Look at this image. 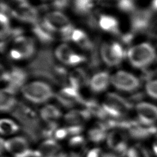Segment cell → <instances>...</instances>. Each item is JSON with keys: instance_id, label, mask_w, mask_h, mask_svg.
I'll use <instances>...</instances> for the list:
<instances>
[{"instance_id": "cell-1", "label": "cell", "mask_w": 157, "mask_h": 157, "mask_svg": "<svg viewBox=\"0 0 157 157\" xmlns=\"http://www.w3.org/2000/svg\"><path fill=\"white\" fill-rule=\"evenodd\" d=\"M28 72L55 85L63 86L68 83L67 69L55 63L52 52L48 48L40 50L34 56L28 65Z\"/></svg>"}, {"instance_id": "cell-2", "label": "cell", "mask_w": 157, "mask_h": 157, "mask_svg": "<svg viewBox=\"0 0 157 157\" xmlns=\"http://www.w3.org/2000/svg\"><path fill=\"white\" fill-rule=\"evenodd\" d=\"M12 116L21 125L23 132L29 139L37 141L42 137V126L36 112L23 102H18L12 110Z\"/></svg>"}, {"instance_id": "cell-3", "label": "cell", "mask_w": 157, "mask_h": 157, "mask_svg": "<svg viewBox=\"0 0 157 157\" xmlns=\"http://www.w3.org/2000/svg\"><path fill=\"white\" fill-rule=\"evenodd\" d=\"M126 56L134 67L144 69L154 62L156 58V52L151 44L142 42L129 48Z\"/></svg>"}, {"instance_id": "cell-4", "label": "cell", "mask_w": 157, "mask_h": 157, "mask_svg": "<svg viewBox=\"0 0 157 157\" xmlns=\"http://www.w3.org/2000/svg\"><path fill=\"white\" fill-rule=\"evenodd\" d=\"M42 21L52 32L58 33L63 40H71L75 28L69 18L62 12L59 11L49 12L45 15Z\"/></svg>"}, {"instance_id": "cell-5", "label": "cell", "mask_w": 157, "mask_h": 157, "mask_svg": "<svg viewBox=\"0 0 157 157\" xmlns=\"http://www.w3.org/2000/svg\"><path fill=\"white\" fill-rule=\"evenodd\" d=\"M23 97L33 104H42L55 96L52 87L42 81L28 83L21 89Z\"/></svg>"}, {"instance_id": "cell-6", "label": "cell", "mask_w": 157, "mask_h": 157, "mask_svg": "<svg viewBox=\"0 0 157 157\" xmlns=\"http://www.w3.org/2000/svg\"><path fill=\"white\" fill-rule=\"evenodd\" d=\"M6 150L13 157H35L34 150L30 149L28 140L21 136H17L7 140L1 139V153Z\"/></svg>"}, {"instance_id": "cell-7", "label": "cell", "mask_w": 157, "mask_h": 157, "mask_svg": "<svg viewBox=\"0 0 157 157\" xmlns=\"http://www.w3.org/2000/svg\"><path fill=\"white\" fill-rule=\"evenodd\" d=\"M102 106L108 117L118 119L123 118L129 107L126 101L122 96L115 93L107 94Z\"/></svg>"}, {"instance_id": "cell-8", "label": "cell", "mask_w": 157, "mask_h": 157, "mask_svg": "<svg viewBox=\"0 0 157 157\" xmlns=\"http://www.w3.org/2000/svg\"><path fill=\"white\" fill-rule=\"evenodd\" d=\"M110 83L117 90L126 93L137 90L141 84L140 79L136 75L125 71H119L112 75Z\"/></svg>"}, {"instance_id": "cell-9", "label": "cell", "mask_w": 157, "mask_h": 157, "mask_svg": "<svg viewBox=\"0 0 157 157\" xmlns=\"http://www.w3.org/2000/svg\"><path fill=\"white\" fill-rule=\"evenodd\" d=\"M28 72L25 69L16 66L9 70H2L1 80L5 85L4 87L17 91L21 89L27 80Z\"/></svg>"}, {"instance_id": "cell-10", "label": "cell", "mask_w": 157, "mask_h": 157, "mask_svg": "<svg viewBox=\"0 0 157 157\" xmlns=\"http://www.w3.org/2000/svg\"><path fill=\"white\" fill-rule=\"evenodd\" d=\"M58 103L65 108L70 109L78 104H83L85 98L80 93V90L67 84L54 96Z\"/></svg>"}, {"instance_id": "cell-11", "label": "cell", "mask_w": 157, "mask_h": 157, "mask_svg": "<svg viewBox=\"0 0 157 157\" xmlns=\"http://www.w3.org/2000/svg\"><path fill=\"white\" fill-rule=\"evenodd\" d=\"M135 111L137 121L146 126L157 123V105L149 101H140L136 104Z\"/></svg>"}, {"instance_id": "cell-12", "label": "cell", "mask_w": 157, "mask_h": 157, "mask_svg": "<svg viewBox=\"0 0 157 157\" xmlns=\"http://www.w3.org/2000/svg\"><path fill=\"white\" fill-rule=\"evenodd\" d=\"M39 9L31 6L28 2L18 4V7L12 10V17L33 25L39 21Z\"/></svg>"}, {"instance_id": "cell-13", "label": "cell", "mask_w": 157, "mask_h": 157, "mask_svg": "<svg viewBox=\"0 0 157 157\" xmlns=\"http://www.w3.org/2000/svg\"><path fill=\"white\" fill-rule=\"evenodd\" d=\"M108 147L112 152L124 156L128 151L126 137L119 129H113L107 137Z\"/></svg>"}, {"instance_id": "cell-14", "label": "cell", "mask_w": 157, "mask_h": 157, "mask_svg": "<svg viewBox=\"0 0 157 157\" xmlns=\"http://www.w3.org/2000/svg\"><path fill=\"white\" fill-rule=\"evenodd\" d=\"M35 157H65L61 146L56 140L47 139L42 142L37 150H34Z\"/></svg>"}, {"instance_id": "cell-15", "label": "cell", "mask_w": 157, "mask_h": 157, "mask_svg": "<svg viewBox=\"0 0 157 157\" xmlns=\"http://www.w3.org/2000/svg\"><path fill=\"white\" fill-rule=\"evenodd\" d=\"M13 49L21 55V59L32 57L36 52L34 40L33 38L21 36L13 40Z\"/></svg>"}, {"instance_id": "cell-16", "label": "cell", "mask_w": 157, "mask_h": 157, "mask_svg": "<svg viewBox=\"0 0 157 157\" xmlns=\"http://www.w3.org/2000/svg\"><path fill=\"white\" fill-rule=\"evenodd\" d=\"M110 77L107 71H100L95 74L90 80L88 85L91 91L94 93L104 91L109 85Z\"/></svg>"}, {"instance_id": "cell-17", "label": "cell", "mask_w": 157, "mask_h": 157, "mask_svg": "<svg viewBox=\"0 0 157 157\" xmlns=\"http://www.w3.org/2000/svg\"><path fill=\"white\" fill-rule=\"evenodd\" d=\"M91 117L90 113L85 108L74 109L67 112L64 116V120L68 125H82Z\"/></svg>"}, {"instance_id": "cell-18", "label": "cell", "mask_w": 157, "mask_h": 157, "mask_svg": "<svg viewBox=\"0 0 157 157\" xmlns=\"http://www.w3.org/2000/svg\"><path fill=\"white\" fill-rule=\"evenodd\" d=\"M90 78L87 72L82 68H77L68 75L67 84L80 90L81 88L89 85Z\"/></svg>"}, {"instance_id": "cell-19", "label": "cell", "mask_w": 157, "mask_h": 157, "mask_svg": "<svg viewBox=\"0 0 157 157\" xmlns=\"http://www.w3.org/2000/svg\"><path fill=\"white\" fill-rule=\"evenodd\" d=\"M16 92L9 88L4 87L1 90L0 109L2 112L12 111L17 104L15 98Z\"/></svg>"}, {"instance_id": "cell-20", "label": "cell", "mask_w": 157, "mask_h": 157, "mask_svg": "<svg viewBox=\"0 0 157 157\" xmlns=\"http://www.w3.org/2000/svg\"><path fill=\"white\" fill-rule=\"evenodd\" d=\"M108 130L109 128L104 121L98 122L89 129L88 138L93 143L99 144L107 139Z\"/></svg>"}, {"instance_id": "cell-21", "label": "cell", "mask_w": 157, "mask_h": 157, "mask_svg": "<svg viewBox=\"0 0 157 157\" xmlns=\"http://www.w3.org/2000/svg\"><path fill=\"white\" fill-rule=\"evenodd\" d=\"M32 31L42 44L48 45L55 40L54 33L49 30L42 21L39 20L37 23L33 25Z\"/></svg>"}, {"instance_id": "cell-22", "label": "cell", "mask_w": 157, "mask_h": 157, "mask_svg": "<svg viewBox=\"0 0 157 157\" xmlns=\"http://www.w3.org/2000/svg\"><path fill=\"white\" fill-rule=\"evenodd\" d=\"M99 26L104 31L115 36H120L118 20L109 15H101L99 18Z\"/></svg>"}, {"instance_id": "cell-23", "label": "cell", "mask_w": 157, "mask_h": 157, "mask_svg": "<svg viewBox=\"0 0 157 157\" xmlns=\"http://www.w3.org/2000/svg\"><path fill=\"white\" fill-rule=\"evenodd\" d=\"M82 105L90 113L91 116L93 115L102 121L108 118V115L104 110L102 105L99 104L94 99H85Z\"/></svg>"}, {"instance_id": "cell-24", "label": "cell", "mask_w": 157, "mask_h": 157, "mask_svg": "<svg viewBox=\"0 0 157 157\" xmlns=\"http://www.w3.org/2000/svg\"><path fill=\"white\" fill-rule=\"evenodd\" d=\"M61 110L55 105L47 104L40 111V117L45 123H54L61 117Z\"/></svg>"}, {"instance_id": "cell-25", "label": "cell", "mask_w": 157, "mask_h": 157, "mask_svg": "<svg viewBox=\"0 0 157 157\" xmlns=\"http://www.w3.org/2000/svg\"><path fill=\"white\" fill-rule=\"evenodd\" d=\"M100 55L104 63L110 67L116 66L121 63V61L118 59L113 55L110 44L104 42L103 43L100 48Z\"/></svg>"}, {"instance_id": "cell-26", "label": "cell", "mask_w": 157, "mask_h": 157, "mask_svg": "<svg viewBox=\"0 0 157 157\" xmlns=\"http://www.w3.org/2000/svg\"><path fill=\"white\" fill-rule=\"evenodd\" d=\"M69 145L72 150L71 153L80 156H82L86 150V140L80 134L72 136L69 140Z\"/></svg>"}, {"instance_id": "cell-27", "label": "cell", "mask_w": 157, "mask_h": 157, "mask_svg": "<svg viewBox=\"0 0 157 157\" xmlns=\"http://www.w3.org/2000/svg\"><path fill=\"white\" fill-rule=\"evenodd\" d=\"M147 15L144 11H136L133 13L131 18L132 31H139L144 29L147 24Z\"/></svg>"}, {"instance_id": "cell-28", "label": "cell", "mask_w": 157, "mask_h": 157, "mask_svg": "<svg viewBox=\"0 0 157 157\" xmlns=\"http://www.w3.org/2000/svg\"><path fill=\"white\" fill-rule=\"evenodd\" d=\"M75 52L67 44H63L59 45L55 50L56 58L63 64L69 65L71 57Z\"/></svg>"}, {"instance_id": "cell-29", "label": "cell", "mask_w": 157, "mask_h": 157, "mask_svg": "<svg viewBox=\"0 0 157 157\" xmlns=\"http://www.w3.org/2000/svg\"><path fill=\"white\" fill-rule=\"evenodd\" d=\"M93 7V0H73V9L78 15H88Z\"/></svg>"}, {"instance_id": "cell-30", "label": "cell", "mask_w": 157, "mask_h": 157, "mask_svg": "<svg viewBox=\"0 0 157 157\" xmlns=\"http://www.w3.org/2000/svg\"><path fill=\"white\" fill-rule=\"evenodd\" d=\"M20 127L14 121L9 118H2L0 122V132L2 135L14 134L19 131Z\"/></svg>"}, {"instance_id": "cell-31", "label": "cell", "mask_w": 157, "mask_h": 157, "mask_svg": "<svg viewBox=\"0 0 157 157\" xmlns=\"http://www.w3.org/2000/svg\"><path fill=\"white\" fill-rule=\"evenodd\" d=\"M144 90L150 98L157 101V78L147 81L144 85Z\"/></svg>"}, {"instance_id": "cell-32", "label": "cell", "mask_w": 157, "mask_h": 157, "mask_svg": "<svg viewBox=\"0 0 157 157\" xmlns=\"http://www.w3.org/2000/svg\"><path fill=\"white\" fill-rule=\"evenodd\" d=\"M127 157H148L145 150L140 146L136 145L128 148Z\"/></svg>"}, {"instance_id": "cell-33", "label": "cell", "mask_w": 157, "mask_h": 157, "mask_svg": "<svg viewBox=\"0 0 157 157\" xmlns=\"http://www.w3.org/2000/svg\"><path fill=\"white\" fill-rule=\"evenodd\" d=\"M117 6L120 10L124 12H132L134 9L132 0H118Z\"/></svg>"}, {"instance_id": "cell-34", "label": "cell", "mask_w": 157, "mask_h": 157, "mask_svg": "<svg viewBox=\"0 0 157 157\" xmlns=\"http://www.w3.org/2000/svg\"><path fill=\"white\" fill-rule=\"evenodd\" d=\"M87 36L85 32L80 29H75L72 33L71 40L78 44L83 40Z\"/></svg>"}, {"instance_id": "cell-35", "label": "cell", "mask_w": 157, "mask_h": 157, "mask_svg": "<svg viewBox=\"0 0 157 157\" xmlns=\"http://www.w3.org/2000/svg\"><path fill=\"white\" fill-rule=\"evenodd\" d=\"M86 157H108V152H104L99 148H94L87 152Z\"/></svg>"}, {"instance_id": "cell-36", "label": "cell", "mask_w": 157, "mask_h": 157, "mask_svg": "<svg viewBox=\"0 0 157 157\" xmlns=\"http://www.w3.org/2000/svg\"><path fill=\"white\" fill-rule=\"evenodd\" d=\"M51 5L57 10H64L69 4V0H51Z\"/></svg>"}, {"instance_id": "cell-37", "label": "cell", "mask_w": 157, "mask_h": 157, "mask_svg": "<svg viewBox=\"0 0 157 157\" xmlns=\"http://www.w3.org/2000/svg\"><path fill=\"white\" fill-rule=\"evenodd\" d=\"M151 148L152 153L157 157V134L153 137L151 144Z\"/></svg>"}, {"instance_id": "cell-38", "label": "cell", "mask_w": 157, "mask_h": 157, "mask_svg": "<svg viewBox=\"0 0 157 157\" xmlns=\"http://www.w3.org/2000/svg\"><path fill=\"white\" fill-rule=\"evenodd\" d=\"M65 157H82V156H80L78 155H75V154H73V153H71L69 156L66 155Z\"/></svg>"}, {"instance_id": "cell-39", "label": "cell", "mask_w": 157, "mask_h": 157, "mask_svg": "<svg viewBox=\"0 0 157 157\" xmlns=\"http://www.w3.org/2000/svg\"><path fill=\"white\" fill-rule=\"evenodd\" d=\"M15 2H18V4H21V3H23V2H27V0H13Z\"/></svg>"}, {"instance_id": "cell-40", "label": "cell", "mask_w": 157, "mask_h": 157, "mask_svg": "<svg viewBox=\"0 0 157 157\" xmlns=\"http://www.w3.org/2000/svg\"><path fill=\"white\" fill-rule=\"evenodd\" d=\"M153 6L157 9V0H154L153 1Z\"/></svg>"}, {"instance_id": "cell-41", "label": "cell", "mask_w": 157, "mask_h": 157, "mask_svg": "<svg viewBox=\"0 0 157 157\" xmlns=\"http://www.w3.org/2000/svg\"><path fill=\"white\" fill-rule=\"evenodd\" d=\"M98 1H102V0H98Z\"/></svg>"}, {"instance_id": "cell-42", "label": "cell", "mask_w": 157, "mask_h": 157, "mask_svg": "<svg viewBox=\"0 0 157 157\" xmlns=\"http://www.w3.org/2000/svg\"><path fill=\"white\" fill-rule=\"evenodd\" d=\"M1 157H3V156H1ZM4 157H6V156H4Z\"/></svg>"}]
</instances>
